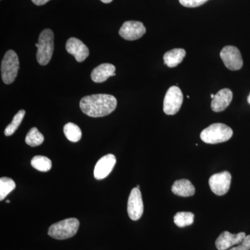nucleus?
<instances>
[{
	"instance_id": "nucleus-1",
	"label": "nucleus",
	"mask_w": 250,
	"mask_h": 250,
	"mask_svg": "<svg viewBox=\"0 0 250 250\" xmlns=\"http://www.w3.org/2000/svg\"><path fill=\"white\" fill-rule=\"evenodd\" d=\"M80 106L81 110L87 116L92 118H100L108 116L115 111L117 100L111 95L95 94L82 98Z\"/></svg>"
},
{
	"instance_id": "nucleus-2",
	"label": "nucleus",
	"mask_w": 250,
	"mask_h": 250,
	"mask_svg": "<svg viewBox=\"0 0 250 250\" xmlns=\"http://www.w3.org/2000/svg\"><path fill=\"white\" fill-rule=\"evenodd\" d=\"M233 136V130L228 125L215 123L208 126L202 131V141L208 144H218L226 142Z\"/></svg>"
},
{
	"instance_id": "nucleus-3",
	"label": "nucleus",
	"mask_w": 250,
	"mask_h": 250,
	"mask_svg": "<svg viewBox=\"0 0 250 250\" xmlns=\"http://www.w3.org/2000/svg\"><path fill=\"white\" fill-rule=\"evenodd\" d=\"M38 48L36 59L41 65L49 63L54 52V33L49 29H46L41 33L39 42L36 44Z\"/></svg>"
},
{
	"instance_id": "nucleus-4",
	"label": "nucleus",
	"mask_w": 250,
	"mask_h": 250,
	"mask_svg": "<svg viewBox=\"0 0 250 250\" xmlns=\"http://www.w3.org/2000/svg\"><path fill=\"white\" fill-rule=\"evenodd\" d=\"M79 228L80 221L77 218H67L51 225L48 235L54 239H67L76 234Z\"/></svg>"
},
{
	"instance_id": "nucleus-5",
	"label": "nucleus",
	"mask_w": 250,
	"mask_h": 250,
	"mask_svg": "<svg viewBox=\"0 0 250 250\" xmlns=\"http://www.w3.org/2000/svg\"><path fill=\"white\" fill-rule=\"evenodd\" d=\"M20 68L19 59L14 50L5 54L1 64V79L6 84H11L17 77Z\"/></svg>"
},
{
	"instance_id": "nucleus-6",
	"label": "nucleus",
	"mask_w": 250,
	"mask_h": 250,
	"mask_svg": "<svg viewBox=\"0 0 250 250\" xmlns=\"http://www.w3.org/2000/svg\"><path fill=\"white\" fill-rule=\"evenodd\" d=\"M182 90L177 86H172L167 90L164 98V111L166 115L172 116L178 113L183 103Z\"/></svg>"
},
{
	"instance_id": "nucleus-7",
	"label": "nucleus",
	"mask_w": 250,
	"mask_h": 250,
	"mask_svg": "<svg viewBox=\"0 0 250 250\" xmlns=\"http://www.w3.org/2000/svg\"><path fill=\"white\" fill-rule=\"evenodd\" d=\"M220 57L225 66L229 70L235 71L243 67V62L241 52L234 46L228 45L224 47L220 52Z\"/></svg>"
},
{
	"instance_id": "nucleus-8",
	"label": "nucleus",
	"mask_w": 250,
	"mask_h": 250,
	"mask_svg": "<svg viewBox=\"0 0 250 250\" xmlns=\"http://www.w3.org/2000/svg\"><path fill=\"white\" fill-rule=\"evenodd\" d=\"M231 182V174L228 171H224L212 175L208 180V184L213 193L222 196L229 190Z\"/></svg>"
},
{
	"instance_id": "nucleus-9",
	"label": "nucleus",
	"mask_w": 250,
	"mask_h": 250,
	"mask_svg": "<svg viewBox=\"0 0 250 250\" xmlns=\"http://www.w3.org/2000/svg\"><path fill=\"white\" fill-rule=\"evenodd\" d=\"M143 202L142 195L139 188H134L130 193L127 202V212L130 219L132 220H139L143 214Z\"/></svg>"
},
{
	"instance_id": "nucleus-10",
	"label": "nucleus",
	"mask_w": 250,
	"mask_h": 250,
	"mask_svg": "<svg viewBox=\"0 0 250 250\" xmlns=\"http://www.w3.org/2000/svg\"><path fill=\"white\" fill-rule=\"evenodd\" d=\"M146 32L144 24L139 21H126L119 31L120 36L126 41H135L141 39Z\"/></svg>"
},
{
	"instance_id": "nucleus-11",
	"label": "nucleus",
	"mask_w": 250,
	"mask_h": 250,
	"mask_svg": "<svg viewBox=\"0 0 250 250\" xmlns=\"http://www.w3.org/2000/svg\"><path fill=\"white\" fill-rule=\"evenodd\" d=\"M116 156L109 154L104 156L97 163L94 169V177L96 179H103L111 173L116 165Z\"/></svg>"
},
{
	"instance_id": "nucleus-12",
	"label": "nucleus",
	"mask_w": 250,
	"mask_h": 250,
	"mask_svg": "<svg viewBox=\"0 0 250 250\" xmlns=\"http://www.w3.org/2000/svg\"><path fill=\"white\" fill-rule=\"evenodd\" d=\"M65 49L69 54L74 56L77 62H83L89 55V49L82 41L77 38H70L67 40Z\"/></svg>"
},
{
	"instance_id": "nucleus-13",
	"label": "nucleus",
	"mask_w": 250,
	"mask_h": 250,
	"mask_svg": "<svg viewBox=\"0 0 250 250\" xmlns=\"http://www.w3.org/2000/svg\"><path fill=\"white\" fill-rule=\"evenodd\" d=\"M246 236V233L244 232L233 234L229 231H223L215 241V246L218 250H227L235 245L240 244Z\"/></svg>"
},
{
	"instance_id": "nucleus-14",
	"label": "nucleus",
	"mask_w": 250,
	"mask_h": 250,
	"mask_svg": "<svg viewBox=\"0 0 250 250\" xmlns=\"http://www.w3.org/2000/svg\"><path fill=\"white\" fill-rule=\"evenodd\" d=\"M233 93L229 88H223L215 94L212 100L211 109L214 112H221L226 109L232 101Z\"/></svg>"
},
{
	"instance_id": "nucleus-15",
	"label": "nucleus",
	"mask_w": 250,
	"mask_h": 250,
	"mask_svg": "<svg viewBox=\"0 0 250 250\" xmlns=\"http://www.w3.org/2000/svg\"><path fill=\"white\" fill-rule=\"evenodd\" d=\"M116 67L111 63H103L98 65L91 72V79L95 83L106 82L110 77L116 75Z\"/></svg>"
},
{
	"instance_id": "nucleus-16",
	"label": "nucleus",
	"mask_w": 250,
	"mask_h": 250,
	"mask_svg": "<svg viewBox=\"0 0 250 250\" xmlns=\"http://www.w3.org/2000/svg\"><path fill=\"white\" fill-rule=\"evenodd\" d=\"M172 192L180 197H190L195 194V188L188 179L175 181L172 187Z\"/></svg>"
},
{
	"instance_id": "nucleus-17",
	"label": "nucleus",
	"mask_w": 250,
	"mask_h": 250,
	"mask_svg": "<svg viewBox=\"0 0 250 250\" xmlns=\"http://www.w3.org/2000/svg\"><path fill=\"white\" fill-rule=\"evenodd\" d=\"M187 52L184 49L176 48L166 52L164 56V62L167 67H174L183 62Z\"/></svg>"
},
{
	"instance_id": "nucleus-18",
	"label": "nucleus",
	"mask_w": 250,
	"mask_h": 250,
	"mask_svg": "<svg viewBox=\"0 0 250 250\" xmlns=\"http://www.w3.org/2000/svg\"><path fill=\"white\" fill-rule=\"evenodd\" d=\"M63 132L65 137L71 142L76 143L82 139V130L77 125L72 123H67L64 126Z\"/></svg>"
},
{
	"instance_id": "nucleus-19",
	"label": "nucleus",
	"mask_w": 250,
	"mask_h": 250,
	"mask_svg": "<svg viewBox=\"0 0 250 250\" xmlns=\"http://www.w3.org/2000/svg\"><path fill=\"white\" fill-rule=\"evenodd\" d=\"M31 166L40 172H48L52 168V161L43 156H36L31 161Z\"/></svg>"
},
{
	"instance_id": "nucleus-20",
	"label": "nucleus",
	"mask_w": 250,
	"mask_h": 250,
	"mask_svg": "<svg viewBox=\"0 0 250 250\" xmlns=\"http://www.w3.org/2000/svg\"><path fill=\"white\" fill-rule=\"evenodd\" d=\"M193 213L191 212H179L174 215V224L179 228H185L192 225L194 222Z\"/></svg>"
},
{
	"instance_id": "nucleus-21",
	"label": "nucleus",
	"mask_w": 250,
	"mask_h": 250,
	"mask_svg": "<svg viewBox=\"0 0 250 250\" xmlns=\"http://www.w3.org/2000/svg\"><path fill=\"white\" fill-rule=\"evenodd\" d=\"M44 141L43 135L36 127L31 128L25 138V142L31 147L40 146Z\"/></svg>"
},
{
	"instance_id": "nucleus-22",
	"label": "nucleus",
	"mask_w": 250,
	"mask_h": 250,
	"mask_svg": "<svg viewBox=\"0 0 250 250\" xmlns=\"http://www.w3.org/2000/svg\"><path fill=\"white\" fill-rule=\"evenodd\" d=\"M16 188V183L9 177H1L0 179V200L2 201L5 197Z\"/></svg>"
},
{
	"instance_id": "nucleus-23",
	"label": "nucleus",
	"mask_w": 250,
	"mask_h": 250,
	"mask_svg": "<svg viewBox=\"0 0 250 250\" xmlns=\"http://www.w3.org/2000/svg\"><path fill=\"white\" fill-rule=\"evenodd\" d=\"M24 116H25V111H24V110H21V111H18V113L15 115L11 124L8 125L4 130L5 136H11V135L14 134V133L16 132V130L18 129V126H19L21 123H22Z\"/></svg>"
},
{
	"instance_id": "nucleus-24",
	"label": "nucleus",
	"mask_w": 250,
	"mask_h": 250,
	"mask_svg": "<svg viewBox=\"0 0 250 250\" xmlns=\"http://www.w3.org/2000/svg\"><path fill=\"white\" fill-rule=\"evenodd\" d=\"M208 0H179L182 6L188 8H195L205 4Z\"/></svg>"
},
{
	"instance_id": "nucleus-25",
	"label": "nucleus",
	"mask_w": 250,
	"mask_h": 250,
	"mask_svg": "<svg viewBox=\"0 0 250 250\" xmlns=\"http://www.w3.org/2000/svg\"><path fill=\"white\" fill-rule=\"evenodd\" d=\"M229 250H250V235L246 236L238 246L230 248Z\"/></svg>"
},
{
	"instance_id": "nucleus-26",
	"label": "nucleus",
	"mask_w": 250,
	"mask_h": 250,
	"mask_svg": "<svg viewBox=\"0 0 250 250\" xmlns=\"http://www.w3.org/2000/svg\"><path fill=\"white\" fill-rule=\"evenodd\" d=\"M34 4L37 6H42V5L45 4L46 3L48 2L50 0H31Z\"/></svg>"
},
{
	"instance_id": "nucleus-27",
	"label": "nucleus",
	"mask_w": 250,
	"mask_h": 250,
	"mask_svg": "<svg viewBox=\"0 0 250 250\" xmlns=\"http://www.w3.org/2000/svg\"><path fill=\"white\" fill-rule=\"evenodd\" d=\"M100 1H103V2L105 3V4H109L113 0H100Z\"/></svg>"
},
{
	"instance_id": "nucleus-28",
	"label": "nucleus",
	"mask_w": 250,
	"mask_h": 250,
	"mask_svg": "<svg viewBox=\"0 0 250 250\" xmlns=\"http://www.w3.org/2000/svg\"><path fill=\"white\" fill-rule=\"evenodd\" d=\"M214 97L215 95H213V94H211V95H210V98H212V100H213V99L214 98Z\"/></svg>"
},
{
	"instance_id": "nucleus-29",
	"label": "nucleus",
	"mask_w": 250,
	"mask_h": 250,
	"mask_svg": "<svg viewBox=\"0 0 250 250\" xmlns=\"http://www.w3.org/2000/svg\"><path fill=\"white\" fill-rule=\"evenodd\" d=\"M248 103H249L250 104V93L249 97H248Z\"/></svg>"
},
{
	"instance_id": "nucleus-30",
	"label": "nucleus",
	"mask_w": 250,
	"mask_h": 250,
	"mask_svg": "<svg viewBox=\"0 0 250 250\" xmlns=\"http://www.w3.org/2000/svg\"><path fill=\"white\" fill-rule=\"evenodd\" d=\"M6 203H10V202H10V200H7V201H6Z\"/></svg>"
},
{
	"instance_id": "nucleus-31",
	"label": "nucleus",
	"mask_w": 250,
	"mask_h": 250,
	"mask_svg": "<svg viewBox=\"0 0 250 250\" xmlns=\"http://www.w3.org/2000/svg\"><path fill=\"white\" fill-rule=\"evenodd\" d=\"M136 188H140V186L139 185H138L137 187H136Z\"/></svg>"
}]
</instances>
